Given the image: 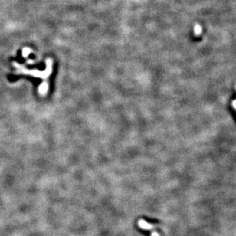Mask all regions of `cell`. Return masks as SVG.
Instances as JSON below:
<instances>
[{"mask_svg": "<svg viewBox=\"0 0 236 236\" xmlns=\"http://www.w3.org/2000/svg\"><path fill=\"white\" fill-rule=\"evenodd\" d=\"M18 73H24V74H31L34 77H38L42 79L43 81L42 84L39 86L38 88V91L41 95H45L47 91L48 90V77L51 74V71H52V61L51 59H48L46 61V69L43 71H40L38 70H27L25 67H21L19 64H15Z\"/></svg>", "mask_w": 236, "mask_h": 236, "instance_id": "1", "label": "cell"}, {"mask_svg": "<svg viewBox=\"0 0 236 236\" xmlns=\"http://www.w3.org/2000/svg\"><path fill=\"white\" fill-rule=\"evenodd\" d=\"M139 225L141 228L146 230H151L154 228V225H151V224H149V223L146 222L144 220H140V221H139Z\"/></svg>", "mask_w": 236, "mask_h": 236, "instance_id": "2", "label": "cell"}, {"mask_svg": "<svg viewBox=\"0 0 236 236\" xmlns=\"http://www.w3.org/2000/svg\"><path fill=\"white\" fill-rule=\"evenodd\" d=\"M151 236H159V234L157 232H152V235Z\"/></svg>", "mask_w": 236, "mask_h": 236, "instance_id": "3", "label": "cell"}]
</instances>
